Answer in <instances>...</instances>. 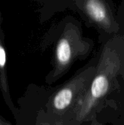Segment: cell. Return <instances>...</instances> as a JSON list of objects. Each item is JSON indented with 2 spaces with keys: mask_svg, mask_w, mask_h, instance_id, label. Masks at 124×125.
Listing matches in <instances>:
<instances>
[{
  "mask_svg": "<svg viewBox=\"0 0 124 125\" xmlns=\"http://www.w3.org/2000/svg\"><path fill=\"white\" fill-rule=\"evenodd\" d=\"M85 81V76L79 75L61 88L53 97L52 105L54 110L58 113L67 111L79 97L86 83Z\"/></svg>",
  "mask_w": 124,
  "mask_h": 125,
  "instance_id": "6da1fadb",
  "label": "cell"
},
{
  "mask_svg": "<svg viewBox=\"0 0 124 125\" xmlns=\"http://www.w3.org/2000/svg\"><path fill=\"white\" fill-rule=\"evenodd\" d=\"M73 45L70 35H64L58 41L56 47V64L58 70H65L73 57Z\"/></svg>",
  "mask_w": 124,
  "mask_h": 125,
  "instance_id": "7a4b0ae2",
  "label": "cell"
},
{
  "mask_svg": "<svg viewBox=\"0 0 124 125\" xmlns=\"http://www.w3.org/2000/svg\"><path fill=\"white\" fill-rule=\"evenodd\" d=\"M86 10L90 17L96 22L102 23L107 18L106 10L103 4L97 0H90L86 2Z\"/></svg>",
  "mask_w": 124,
  "mask_h": 125,
  "instance_id": "3957f363",
  "label": "cell"
},
{
  "mask_svg": "<svg viewBox=\"0 0 124 125\" xmlns=\"http://www.w3.org/2000/svg\"><path fill=\"white\" fill-rule=\"evenodd\" d=\"M109 81L104 75H97L92 82L91 87V96L94 99L102 97L108 91Z\"/></svg>",
  "mask_w": 124,
  "mask_h": 125,
  "instance_id": "277c9868",
  "label": "cell"
},
{
  "mask_svg": "<svg viewBox=\"0 0 124 125\" xmlns=\"http://www.w3.org/2000/svg\"><path fill=\"white\" fill-rule=\"evenodd\" d=\"M6 64V53L4 47L0 43V72L1 76L3 77L4 82L6 83L5 81V74H4V67Z\"/></svg>",
  "mask_w": 124,
  "mask_h": 125,
  "instance_id": "5b68a950",
  "label": "cell"
}]
</instances>
